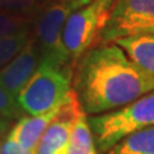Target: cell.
<instances>
[{
	"label": "cell",
	"instance_id": "obj_1",
	"mask_svg": "<svg viewBox=\"0 0 154 154\" xmlns=\"http://www.w3.org/2000/svg\"><path fill=\"white\" fill-rule=\"evenodd\" d=\"M75 93L86 116L119 109L154 91V76L116 44L90 48L77 60Z\"/></svg>",
	"mask_w": 154,
	"mask_h": 154
},
{
	"label": "cell",
	"instance_id": "obj_2",
	"mask_svg": "<svg viewBox=\"0 0 154 154\" xmlns=\"http://www.w3.org/2000/svg\"><path fill=\"white\" fill-rule=\"evenodd\" d=\"M96 150L107 153L127 135L154 126V91L125 107L89 118Z\"/></svg>",
	"mask_w": 154,
	"mask_h": 154
},
{
	"label": "cell",
	"instance_id": "obj_3",
	"mask_svg": "<svg viewBox=\"0 0 154 154\" xmlns=\"http://www.w3.org/2000/svg\"><path fill=\"white\" fill-rule=\"evenodd\" d=\"M80 7L73 3L51 2L36 14L32 26V37L41 57V64L67 69L71 63L63 42V31L69 16Z\"/></svg>",
	"mask_w": 154,
	"mask_h": 154
},
{
	"label": "cell",
	"instance_id": "obj_4",
	"mask_svg": "<svg viewBox=\"0 0 154 154\" xmlns=\"http://www.w3.org/2000/svg\"><path fill=\"white\" fill-rule=\"evenodd\" d=\"M71 93L68 71L40 64L16 99L23 113L40 116L60 107Z\"/></svg>",
	"mask_w": 154,
	"mask_h": 154
},
{
	"label": "cell",
	"instance_id": "obj_5",
	"mask_svg": "<svg viewBox=\"0 0 154 154\" xmlns=\"http://www.w3.org/2000/svg\"><path fill=\"white\" fill-rule=\"evenodd\" d=\"M113 3L114 0H93L69 16L64 26L63 42L71 62H77L99 40Z\"/></svg>",
	"mask_w": 154,
	"mask_h": 154
},
{
	"label": "cell",
	"instance_id": "obj_6",
	"mask_svg": "<svg viewBox=\"0 0 154 154\" xmlns=\"http://www.w3.org/2000/svg\"><path fill=\"white\" fill-rule=\"evenodd\" d=\"M145 33H154V0H114L98 41L112 44Z\"/></svg>",
	"mask_w": 154,
	"mask_h": 154
},
{
	"label": "cell",
	"instance_id": "obj_7",
	"mask_svg": "<svg viewBox=\"0 0 154 154\" xmlns=\"http://www.w3.org/2000/svg\"><path fill=\"white\" fill-rule=\"evenodd\" d=\"M81 110L82 108L77 100L76 93L72 90L59 113L42 134L35 154H63L68 145L76 117Z\"/></svg>",
	"mask_w": 154,
	"mask_h": 154
},
{
	"label": "cell",
	"instance_id": "obj_8",
	"mask_svg": "<svg viewBox=\"0 0 154 154\" xmlns=\"http://www.w3.org/2000/svg\"><path fill=\"white\" fill-rule=\"evenodd\" d=\"M41 64V57L36 42L31 36L23 50L12 62L0 69V85L11 95L17 98L25 85Z\"/></svg>",
	"mask_w": 154,
	"mask_h": 154
},
{
	"label": "cell",
	"instance_id": "obj_9",
	"mask_svg": "<svg viewBox=\"0 0 154 154\" xmlns=\"http://www.w3.org/2000/svg\"><path fill=\"white\" fill-rule=\"evenodd\" d=\"M62 105L50 110V112L40 114V116H27V117H22L21 119H18L17 123L11 128V131L8 132L7 136L11 139V140H13L14 143H17L19 146L25 148L27 150L35 152L42 134L45 132L48 126H49L53 119L57 117V114L59 113Z\"/></svg>",
	"mask_w": 154,
	"mask_h": 154
},
{
	"label": "cell",
	"instance_id": "obj_10",
	"mask_svg": "<svg viewBox=\"0 0 154 154\" xmlns=\"http://www.w3.org/2000/svg\"><path fill=\"white\" fill-rule=\"evenodd\" d=\"M113 44L121 48L137 67L154 76V33L118 38Z\"/></svg>",
	"mask_w": 154,
	"mask_h": 154
},
{
	"label": "cell",
	"instance_id": "obj_11",
	"mask_svg": "<svg viewBox=\"0 0 154 154\" xmlns=\"http://www.w3.org/2000/svg\"><path fill=\"white\" fill-rule=\"evenodd\" d=\"M63 154H98L89 118L84 110L77 114L68 145Z\"/></svg>",
	"mask_w": 154,
	"mask_h": 154
},
{
	"label": "cell",
	"instance_id": "obj_12",
	"mask_svg": "<svg viewBox=\"0 0 154 154\" xmlns=\"http://www.w3.org/2000/svg\"><path fill=\"white\" fill-rule=\"evenodd\" d=\"M104 154H154V126L127 135Z\"/></svg>",
	"mask_w": 154,
	"mask_h": 154
},
{
	"label": "cell",
	"instance_id": "obj_13",
	"mask_svg": "<svg viewBox=\"0 0 154 154\" xmlns=\"http://www.w3.org/2000/svg\"><path fill=\"white\" fill-rule=\"evenodd\" d=\"M31 36L32 30L0 38V69L5 67L9 62H12L23 50Z\"/></svg>",
	"mask_w": 154,
	"mask_h": 154
},
{
	"label": "cell",
	"instance_id": "obj_14",
	"mask_svg": "<svg viewBox=\"0 0 154 154\" xmlns=\"http://www.w3.org/2000/svg\"><path fill=\"white\" fill-rule=\"evenodd\" d=\"M33 19L35 18L0 11V38L31 31L33 26Z\"/></svg>",
	"mask_w": 154,
	"mask_h": 154
},
{
	"label": "cell",
	"instance_id": "obj_15",
	"mask_svg": "<svg viewBox=\"0 0 154 154\" xmlns=\"http://www.w3.org/2000/svg\"><path fill=\"white\" fill-rule=\"evenodd\" d=\"M44 5V0H0V11L30 18H35Z\"/></svg>",
	"mask_w": 154,
	"mask_h": 154
},
{
	"label": "cell",
	"instance_id": "obj_16",
	"mask_svg": "<svg viewBox=\"0 0 154 154\" xmlns=\"http://www.w3.org/2000/svg\"><path fill=\"white\" fill-rule=\"evenodd\" d=\"M0 117L8 122L18 121L23 117V110L17 103V99L0 85Z\"/></svg>",
	"mask_w": 154,
	"mask_h": 154
},
{
	"label": "cell",
	"instance_id": "obj_17",
	"mask_svg": "<svg viewBox=\"0 0 154 154\" xmlns=\"http://www.w3.org/2000/svg\"><path fill=\"white\" fill-rule=\"evenodd\" d=\"M0 154H35V152L19 146L8 136L0 143Z\"/></svg>",
	"mask_w": 154,
	"mask_h": 154
},
{
	"label": "cell",
	"instance_id": "obj_18",
	"mask_svg": "<svg viewBox=\"0 0 154 154\" xmlns=\"http://www.w3.org/2000/svg\"><path fill=\"white\" fill-rule=\"evenodd\" d=\"M51 2H59V3H73V4H77L80 8H82L85 5L90 4L93 0H51Z\"/></svg>",
	"mask_w": 154,
	"mask_h": 154
},
{
	"label": "cell",
	"instance_id": "obj_19",
	"mask_svg": "<svg viewBox=\"0 0 154 154\" xmlns=\"http://www.w3.org/2000/svg\"><path fill=\"white\" fill-rule=\"evenodd\" d=\"M9 126H11V122H8L4 118L0 117V139L3 137V135H5L8 132Z\"/></svg>",
	"mask_w": 154,
	"mask_h": 154
}]
</instances>
